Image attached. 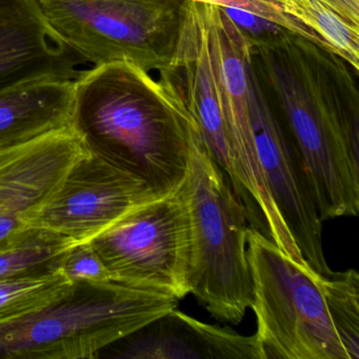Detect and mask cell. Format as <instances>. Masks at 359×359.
Returning <instances> with one entry per match:
<instances>
[{"label": "cell", "mask_w": 359, "mask_h": 359, "mask_svg": "<svg viewBox=\"0 0 359 359\" xmlns=\"http://www.w3.org/2000/svg\"><path fill=\"white\" fill-rule=\"evenodd\" d=\"M74 81L43 79L0 91V150L71 127Z\"/></svg>", "instance_id": "13"}, {"label": "cell", "mask_w": 359, "mask_h": 359, "mask_svg": "<svg viewBox=\"0 0 359 359\" xmlns=\"http://www.w3.org/2000/svg\"><path fill=\"white\" fill-rule=\"evenodd\" d=\"M73 285L60 270L0 280V327L43 310L66 296Z\"/></svg>", "instance_id": "16"}, {"label": "cell", "mask_w": 359, "mask_h": 359, "mask_svg": "<svg viewBox=\"0 0 359 359\" xmlns=\"http://www.w3.org/2000/svg\"><path fill=\"white\" fill-rule=\"evenodd\" d=\"M81 62L52 28L39 0H0V91L36 79L75 81Z\"/></svg>", "instance_id": "11"}, {"label": "cell", "mask_w": 359, "mask_h": 359, "mask_svg": "<svg viewBox=\"0 0 359 359\" xmlns=\"http://www.w3.org/2000/svg\"><path fill=\"white\" fill-rule=\"evenodd\" d=\"M89 152L71 127L0 150V250L26 234L28 216L49 199L71 168Z\"/></svg>", "instance_id": "10"}, {"label": "cell", "mask_w": 359, "mask_h": 359, "mask_svg": "<svg viewBox=\"0 0 359 359\" xmlns=\"http://www.w3.org/2000/svg\"><path fill=\"white\" fill-rule=\"evenodd\" d=\"M247 256L264 359H350L325 304L321 274L251 226Z\"/></svg>", "instance_id": "5"}, {"label": "cell", "mask_w": 359, "mask_h": 359, "mask_svg": "<svg viewBox=\"0 0 359 359\" xmlns=\"http://www.w3.org/2000/svg\"><path fill=\"white\" fill-rule=\"evenodd\" d=\"M330 318L348 358L359 359V274L350 269L320 276Z\"/></svg>", "instance_id": "17"}, {"label": "cell", "mask_w": 359, "mask_h": 359, "mask_svg": "<svg viewBox=\"0 0 359 359\" xmlns=\"http://www.w3.org/2000/svg\"><path fill=\"white\" fill-rule=\"evenodd\" d=\"M186 184L191 216L190 294L218 320L237 325L252 302L247 214L201 135L193 144Z\"/></svg>", "instance_id": "4"}, {"label": "cell", "mask_w": 359, "mask_h": 359, "mask_svg": "<svg viewBox=\"0 0 359 359\" xmlns=\"http://www.w3.org/2000/svg\"><path fill=\"white\" fill-rule=\"evenodd\" d=\"M198 1L215 4L220 7L226 8V10L245 12L248 15L253 16L262 22H269L272 26L291 31L323 46L312 31L285 13L283 6L285 0H198Z\"/></svg>", "instance_id": "18"}, {"label": "cell", "mask_w": 359, "mask_h": 359, "mask_svg": "<svg viewBox=\"0 0 359 359\" xmlns=\"http://www.w3.org/2000/svg\"><path fill=\"white\" fill-rule=\"evenodd\" d=\"M159 76L127 62L83 71L71 128L91 152L165 195L186 178L201 133L177 83L165 71Z\"/></svg>", "instance_id": "2"}, {"label": "cell", "mask_w": 359, "mask_h": 359, "mask_svg": "<svg viewBox=\"0 0 359 359\" xmlns=\"http://www.w3.org/2000/svg\"><path fill=\"white\" fill-rule=\"evenodd\" d=\"M251 62L293 140L321 220L358 215V73L283 28L252 33Z\"/></svg>", "instance_id": "1"}, {"label": "cell", "mask_w": 359, "mask_h": 359, "mask_svg": "<svg viewBox=\"0 0 359 359\" xmlns=\"http://www.w3.org/2000/svg\"><path fill=\"white\" fill-rule=\"evenodd\" d=\"M159 196L142 178L90 151L28 216L26 226L87 243L134 208Z\"/></svg>", "instance_id": "9"}, {"label": "cell", "mask_w": 359, "mask_h": 359, "mask_svg": "<svg viewBox=\"0 0 359 359\" xmlns=\"http://www.w3.org/2000/svg\"><path fill=\"white\" fill-rule=\"evenodd\" d=\"M123 341L117 358L264 359L256 334L241 335L231 327L209 325L177 308Z\"/></svg>", "instance_id": "12"}, {"label": "cell", "mask_w": 359, "mask_h": 359, "mask_svg": "<svg viewBox=\"0 0 359 359\" xmlns=\"http://www.w3.org/2000/svg\"><path fill=\"white\" fill-rule=\"evenodd\" d=\"M75 245L50 231L29 229L13 245L0 250V280L55 272L62 256Z\"/></svg>", "instance_id": "15"}, {"label": "cell", "mask_w": 359, "mask_h": 359, "mask_svg": "<svg viewBox=\"0 0 359 359\" xmlns=\"http://www.w3.org/2000/svg\"><path fill=\"white\" fill-rule=\"evenodd\" d=\"M283 11L359 74V0H285Z\"/></svg>", "instance_id": "14"}, {"label": "cell", "mask_w": 359, "mask_h": 359, "mask_svg": "<svg viewBox=\"0 0 359 359\" xmlns=\"http://www.w3.org/2000/svg\"><path fill=\"white\" fill-rule=\"evenodd\" d=\"M177 306V298L118 281H77L57 302L0 327V358H95Z\"/></svg>", "instance_id": "3"}, {"label": "cell", "mask_w": 359, "mask_h": 359, "mask_svg": "<svg viewBox=\"0 0 359 359\" xmlns=\"http://www.w3.org/2000/svg\"><path fill=\"white\" fill-rule=\"evenodd\" d=\"M52 28L83 62L168 70L186 0H39Z\"/></svg>", "instance_id": "6"}, {"label": "cell", "mask_w": 359, "mask_h": 359, "mask_svg": "<svg viewBox=\"0 0 359 359\" xmlns=\"http://www.w3.org/2000/svg\"><path fill=\"white\" fill-rule=\"evenodd\" d=\"M87 243L113 280L178 300L186 297L190 294L191 260L186 178L171 192L137 205Z\"/></svg>", "instance_id": "7"}, {"label": "cell", "mask_w": 359, "mask_h": 359, "mask_svg": "<svg viewBox=\"0 0 359 359\" xmlns=\"http://www.w3.org/2000/svg\"><path fill=\"white\" fill-rule=\"evenodd\" d=\"M201 4L213 68L216 100L228 140L233 192L252 215L276 213L274 199L258 165L250 115L252 33L238 24L226 8Z\"/></svg>", "instance_id": "8"}, {"label": "cell", "mask_w": 359, "mask_h": 359, "mask_svg": "<svg viewBox=\"0 0 359 359\" xmlns=\"http://www.w3.org/2000/svg\"><path fill=\"white\" fill-rule=\"evenodd\" d=\"M60 270L73 283L77 281L113 280L110 271L88 243H79L66 252Z\"/></svg>", "instance_id": "19"}]
</instances>
